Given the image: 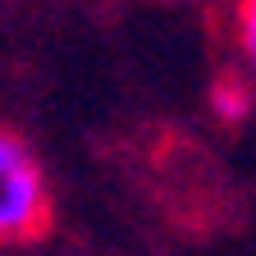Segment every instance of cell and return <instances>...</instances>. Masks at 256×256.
<instances>
[{
    "instance_id": "obj_1",
    "label": "cell",
    "mask_w": 256,
    "mask_h": 256,
    "mask_svg": "<svg viewBox=\"0 0 256 256\" xmlns=\"http://www.w3.org/2000/svg\"><path fill=\"white\" fill-rule=\"evenodd\" d=\"M50 224V192L23 138L0 133V242L37 238Z\"/></svg>"
},
{
    "instance_id": "obj_2",
    "label": "cell",
    "mask_w": 256,
    "mask_h": 256,
    "mask_svg": "<svg viewBox=\"0 0 256 256\" xmlns=\"http://www.w3.org/2000/svg\"><path fill=\"white\" fill-rule=\"evenodd\" d=\"M215 106H220V114L224 119H247V110H252V92H247V82H220L215 87Z\"/></svg>"
},
{
    "instance_id": "obj_3",
    "label": "cell",
    "mask_w": 256,
    "mask_h": 256,
    "mask_svg": "<svg viewBox=\"0 0 256 256\" xmlns=\"http://www.w3.org/2000/svg\"><path fill=\"white\" fill-rule=\"evenodd\" d=\"M238 32H242V50L252 55L256 50V0H242V23H238Z\"/></svg>"
}]
</instances>
